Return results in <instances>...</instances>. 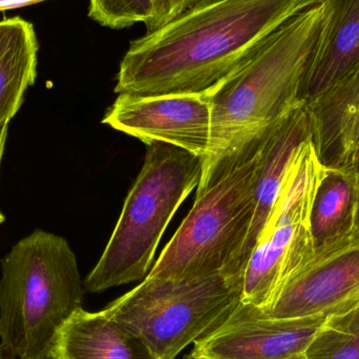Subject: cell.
<instances>
[{"label":"cell","instance_id":"obj_1","mask_svg":"<svg viewBox=\"0 0 359 359\" xmlns=\"http://www.w3.org/2000/svg\"><path fill=\"white\" fill-rule=\"evenodd\" d=\"M323 0H200L130 42L115 93L205 94L285 21Z\"/></svg>","mask_w":359,"mask_h":359},{"label":"cell","instance_id":"obj_2","mask_svg":"<svg viewBox=\"0 0 359 359\" xmlns=\"http://www.w3.org/2000/svg\"><path fill=\"white\" fill-rule=\"evenodd\" d=\"M324 6L314 4L285 21L231 74L205 93L211 114L200 189L217 166L265 136L304 103L302 83L322 27Z\"/></svg>","mask_w":359,"mask_h":359},{"label":"cell","instance_id":"obj_3","mask_svg":"<svg viewBox=\"0 0 359 359\" xmlns=\"http://www.w3.org/2000/svg\"><path fill=\"white\" fill-rule=\"evenodd\" d=\"M263 137L219 164L196 189L191 210L145 278H244Z\"/></svg>","mask_w":359,"mask_h":359},{"label":"cell","instance_id":"obj_4","mask_svg":"<svg viewBox=\"0 0 359 359\" xmlns=\"http://www.w3.org/2000/svg\"><path fill=\"white\" fill-rule=\"evenodd\" d=\"M0 268V346L17 359H50L57 332L83 303L75 253L62 236L36 229Z\"/></svg>","mask_w":359,"mask_h":359},{"label":"cell","instance_id":"obj_5","mask_svg":"<svg viewBox=\"0 0 359 359\" xmlns=\"http://www.w3.org/2000/svg\"><path fill=\"white\" fill-rule=\"evenodd\" d=\"M202 162L184 149L154 142L128 192L111 238L83 282L90 293L143 280L160 241L185 198L200 183Z\"/></svg>","mask_w":359,"mask_h":359},{"label":"cell","instance_id":"obj_6","mask_svg":"<svg viewBox=\"0 0 359 359\" xmlns=\"http://www.w3.org/2000/svg\"><path fill=\"white\" fill-rule=\"evenodd\" d=\"M243 280L212 276L149 280L101 310L147 344L156 359H176L240 304Z\"/></svg>","mask_w":359,"mask_h":359},{"label":"cell","instance_id":"obj_7","mask_svg":"<svg viewBox=\"0 0 359 359\" xmlns=\"http://www.w3.org/2000/svg\"><path fill=\"white\" fill-rule=\"evenodd\" d=\"M320 164L312 140L293 162L243 278V304L267 309L289 278L314 252L310 210Z\"/></svg>","mask_w":359,"mask_h":359},{"label":"cell","instance_id":"obj_8","mask_svg":"<svg viewBox=\"0 0 359 359\" xmlns=\"http://www.w3.org/2000/svg\"><path fill=\"white\" fill-rule=\"evenodd\" d=\"M359 310V229L316 249L261 316L269 318L327 316Z\"/></svg>","mask_w":359,"mask_h":359},{"label":"cell","instance_id":"obj_9","mask_svg":"<svg viewBox=\"0 0 359 359\" xmlns=\"http://www.w3.org/2000/svg\"><path fill=\"white\" fill-rule=\"evenodd\" d=\"M102 123L147 145H174L201 161L210 143V105L205 94H119Z\"/></svg>","mask_w":359,"mask_h":359},{"label":"cell","instance_id":"obj_10","mask_svg":"<svg viewBox=\"0 0 359 359\" xmlns=\"http://www.w3.org/2000/svg\"><path fill=\"white\" fill-rule=\"evenodd\" d=\"M325 316L269 318L240 302L208 334L194 344L191 359H285L307 351Z\"/></svg>","mask_w":359,"mask_h":359},{"label":"cell","instance_id":"obj_11","mask_svg":"<svg viewBox=\"0 0 359 359\" xmlns=\"http://www.w3.org/2000/svg\"><path fill=\"white\" fill-rule=\"evenodd\" d=\"M311 140V121L305 103L293 109L263 137L255 181V217L244 250L245 269L293 162Z\"/></svg>","mask_w":359,"mask_h":359},{"label":"cell","instance_id":"obj_12","mask_svg":"<svg viewBox=\"0 0 359 359\" xmlns=\"http://www.w3.org/2000/svg\"><path fill=\"white\" fill-rule=\"evenodd\" d=\"M312 143L325 168L355 165L359 143V65L318 98L305 103Z\"/></svg>","mask_w":359,"mask_h":359},{"label":"cell","instance_id":"obj_13","mask_svg":"<svg viewBox=\"0 0 359 359\" xmlns=\"http://www.w3.org/2000/svg\"><path fill=\"white\" fill-rule=\"evenodd\" d=\"M322 2V27L299 93L304 103L318 98L359 65V0Z\"/></svg>","mask_w":359,"mask_h":359},{"label":"cell","instance_id":"obj_14","mask_svg":"<svg viewBox=\"0 0 359 359\" xmlns=\"http://www.w3.org/2000/svg\"><path fill=\"white\" fill-rule=\"evenodd\" d=\"M50 359H156L136 333L100 312L80 308L60 327Z\"/></svg>","mask_w":359,"mask_h":359},{"label":"cell","instance_id":"obj_15","mask_svg":"<svg viewBox=\"0 0 359 359\" xmlns=\"http://www.w3.org/2000/svg\"><path fill=\"white\" fill-rule=\"evenodd\" d=\"M359 168L322 165L310 210L314 250L341 240L356 228Z\"/></svg>","mask_w":359,"mask_h":359},{"label":"cell","instance_id":"obj_16","mask_svg":"<svg viewBox=\"0 0 359 359\" xmlns=\"http://www.w3.org/2000/svg\"><path fill=\"white\" fill-rule=\"evenodd\" d=\"M39 42L34 25L20 17L0 20V130L8 126L37 78Z\"/></svg>","mask_w":359,"mask_h":359},{"label":"cell","instance_id":"obj_17","mask_svg":"<svg viewBox=\"0 0 359 359\" xmlns=\"http://www.w3.org/2000/svg\"><path fill=\"white\" fill-rule=\"evenodd\" d=\"M306 354L310 359H359V310L327 316Z\"/></svg>","mask_w":359,"mask_h":359},{"label":"cell","instance_id":"obj_18","mask_svg":"<svg viewBox=\"0 0 359 359\" xmlns=\"http://www.w3.org/2000/svg\"><path fill=\"white\" fill-rule=\"evenodd\" d=\"M153 11V0H90L88 17L101 27L121 29L145 25Z\"/></svg>","mask_w":359,"mask_h":359},{"label":"cell","instance_id":"obj_19","mask_svg":"<svg viewBox=\"0 0 359 359\" xmlns=\"http://www.w3.org/2000/svg\"><path fill=\"white\" fill-rule=\"evenodd\" d=\"M200 0H153L154 11L151 19L145 23L147 33L155 31L188 10Z\"/></svg>","mask_w":359,"mask_h":359},{"label":"cell","instance_id":"obj_20","mask_svg":"<svg viewBox=\"0 0 359 359\" xmlns=\"http://www.w3.org/2000/svg\"><path fill=\"white\" fill-rule=\"evenodd\" d=\"M43 1H46V0H0V12L25 8V6H33V4Z\"/></svg>","mask_w":359,"mask_h":359},{"label":"cell","instance_id":"obj_21","mask_svg":"<svg viewBox=\"0 0 359 359\" xmlns=\"http://www.w3.org/2000/svg\"><path fill=\"white\" fill-rule=\"evenodd\" d=\"M8 126H4L1 130H0V164H1L2 156H4V149H6V139H8ZM6 217H4V213L0 210V225L4 223Z\"/></svg>","mask_w":359,"mask_h":359},{"label":"cell","instance_id":"obj_22","mask_svg":"<svg viewBox=\"0 0 359 359\" xmlns=\"http://www.w3.org/2000/svg\"><path fill=\"white\" fill-rule=\"evenodd\" d=\"M0 359H17L0 346Z\"/></svg>","mask_w":359,"mask_h":359},{"label":"cell","instance_id":"obj_23","mask_svg":"<svg viewBox=\"0 0 359 359\" xmlns=\"http://www.w3.org/2000/svg\"><path fill=\"white\" fill-rule=\"evenodd\" d=\"M356 228H358V229H359V191H358V212H356Z\"/></svg>","mask_w":359,"mask_h":359},{"label":"cell","instance_id":"obj_24","mask_svg":"<svg viewBox=\"0 0 359 359\" xmlns=\"http://www.w3.org/2000/svg\"><path fill=\"white\" fill-rule=\"evenodd\" d=\"M355 164L359 168V143L358 145V149H356V151H355Z\"/></svg>","mask_w":359,"mask_h":359},{"label":"cell","instance_id":"obj_25","mask_svg":"<svg viewBox=\"0 0 359 359\" xmlns=\"http://www.w3.org/2000/svg\"><path fill=\"white\" fill-rule=\"evenodd\" d=\"M184 359H191V358H189V355H188V356H186V358H184Z\"/></svg>","mask_w":359,"mask_h":359}]
</instances>
